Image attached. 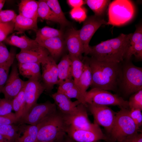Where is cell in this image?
Masks as SVG:
<instances>
[{
  "instance_id": "603a6c76",
  "label": "cell",
  "mask_w": 142,
  "mask_h": 142,
  "mask_svg": "<svg viewBox=\"0 0 142 142\" xmlns=\"http://www.w3.org/2000/svg\"><path fill=\"white\" fill-rule=\"evenodd\" d=\"M39 129L37 125H23L19 126L17 137L14 142H36Z\"/></svg>"
},
{
  "instance_id": "f546056e",
  "label": "cell",
  "mask_w": 142,
  "mask_h": 142,
  "mask_svg": "<svg viewBox=\"0 0 142 142\" xmlns=\"http://www.w3.org/2000/svg\"><path fill=\"white\" fill-rule=\"evenodd\" d=\"M13 110L18 122L23 116L26 104L25 98L23 89L12 100Z\"/></svg>"
},
{
  "instance_id": "6da1fadb",
  "label": "cell",
  "mask_w": 142,
  "mask_h": 142,
  "mask_svg": "<svg viewBox=\"0 0 142 142\" xmlns=\"http://www.w3.org/2000/svg\"><path fill=\"white\" fill-rule=\"evenodd\" d=\"M87 58L92 74V88L114 91L119 89L122 75V62H106L91 57Z\"/></svg>"
},
{
  "instance_id": "4316f807",
  "label": "cell",
  "mask_w": 142,
  "mask_h": 142,
  "mask_svg": "<svg viewBox=\"0 0 142 142\" xmlns=\"http://www.w3.org/2000/svg\"><path fill=\"white\" fill-rule=\"evenodd\" d=\"M14 21V30L17 31V34L22 33L29 30H32L36 32L38 30L37 21L19 14L17 15Z\"/></svg>"
},
{
  "instance_id": "f35d334b",
  "label": "cell",
  "mask_w": 142,
  "mask_h": 142,
  "mask_svg": "<svg viewBox=\"0 0 142 142\" xmlns=\"http://www.w3.org/2000/svg\"><path fill=\"white\" fill-rule=\"evenodd\" d=\"M13 110L12 100L0 98V116L9 114Z\"/></svg>"
},
{
  "instance_id": "5b68a950",
  "label": "cell",
  "mask_w": 142,
  "mask_h": 142,
  "mask_svg": "<svg viewBox=\"0 0 142 142\" xmlns=\"http://www.w3.org/2000/svg\"><path fill=\"white\" fill-rule=\"evenodd\" d=\"M129 109L120 108L116 113L114 124L109 134L111 142H121L128 136L138 132L139 129L130 116Z\"/></svg>"
},
{
  "instance_id": "7c38bea8",
  "label": "cell",
  "mask_w": 142,
  "mask_h": 142,
  "mask_svg": "<svg viewBox=\"0 0 142 142\" xmlns=\"http://www.w3.org/2000/svg\"><path fill=\"white\" fill-rule=\"evenodd\" d=\"M42 73L41 79L45 90L50 92L54 86L58 84L57 65L54 59L49 55L41 63Z\"/></svg>"
},
{
  "instance_id": "d6a6232c",
  "label": "cell",
  "mask_w": 142,
  "mask_h": 142,
  "mask_svg": "<svg viewBox=\"0 0 142 142\" xmlns=\"http://www.w3.org/2000/svg\"><path fill=\"white\" fill-rule=\"evenodd\" d=\"M36 32L35 40H44L57 37H63V36L62 30L47 26L38 30Z\"/></svg>"
},
{
  "instance_id": "4fadbf2b",
  "label": "cell",
  "mask_w": 142,
  "mask_h": 142,
  "mask_svg": "<svg viewBox=\"0 0 142 142\" xmlns=\"http://www.w3.org/2000/svg\"><path fill=\"white\" fill-rule=\"evenodd\" d=\"M11 67L10 74L1 93L5 98L12 100L23 88L25 81L19 77L17 64L14 62Z\"/></svg>"
},
{
  "instance_id": "e0dca14e",
  "label": "cell",
  "mask_w": 142,
  "mask_h": 142,
  "mask_svg": "<svg viewBox=\"0 0 142 142\" xmlns=\"http://www.w3.org/2000/svg\"><path fill=\"white\" fill-rule=\"evenodd\" d=\"M64 43L70 56L78 58L82 60V54L84 50L83 44L79 37L78 30L72 27L66 33Z\"/></svg>"
},
{
  "instance_id": "d590c367",
  "label": "cell",
  "mask_w": 142,
  "mask_h": 142,
  "mask_svg": "<svg viewBox=\"0 0 142 142\" xmlns=\"http://www.w3.org/2000/svg\"><path fill=\"white\" fill-rule=\"evenodd\" d=\"M69 56L72 62V77L73 78V80L75 83L78 85L79 79L83 72V63L82 59H80L78 58Z\"/></svg>"
},
{
  "instance_id": "d4e9b609",
  "label": "cell",
  "mask_w": 142,
  "mask_h": 142,
  "mask_svg": "<svg viewBox=\"0 0 142 142\" xmlns=\"http://www.w3.org/2000/svg\"><path fill=\"white\" fill-rule=\"evenodd\" d=\"M19 14L37 21L38 1L34 0H22L19 4Z\"/></svg>"
},
{
  "instance_id": "f5cc1de1",
  "label": "cell",
  "mask_w": 142,
  "mask_h": 142,
  "mask_svg": "<svg viewBox=\"0 0 142 142\" xmlns=\"http://www.w3.org/2000/svg\"><path fill=\"white\" fill-rule=\"evenodd\" d=\"M36 142H54L46 141H37Z\"/></svg>"
},
{
  "instance_id": "7bdbcfd3",
  "label": "cell",
  "mask_w": 142,
  "mask_h": 142,
  "mask_svg": "<svg viewBox=\"0 0 142 142\" xmlns=\"http://www.w3.org/2000/svg\"><path fill=\"white\" fill-rule=\"evenodd\" d=\"M18 121L15 113H13L5 115L0 116V126L14 124Z\"/></svg>"
},
{
  "instance_id": "7dc6e473",
  "label": "cell",
  "mask_w": 142,
  "mask_h": 142,
  "mask_svg": "<svg viewBox=\"0 0 142 142\" xmlns=\"http://www.w3.org/2000/svg\"><path fill=\"white\" fill-rule=\"evenodd\" d=\"M63 142H75L66 134L64 136L63 140Z\"/></svg>"
},
{
  "instance_id": "3957f363",
  "label": "cell",
  "mask_w": 142,
  "mask_h": 142,
  "mask_svg": "<svg viewBox=\"0 0 142 142\" xmlns=\"http://www.w3.org/2000/svg\"><path fill=\"white\" fill-rule=\"evenodd\" d=\"M38 125L37 141H56L66 134L68 128L63 115L57 111Z\"/></svg>"
},
{
  "instance_id": "cb8c5ba5",
  "label": "cell",
  "mask_w": 142,
  "mask_h": 142,
  "mask_svg": "<svg viewBox=\"0 0 142 142\" xmlns=\"http://www.w3.org/2000/svg\"><path fill=\"white\" fill-rule=\"evenodd\" d=\"M7 44L24 50L35 47L39 44L35 40L31 39L25 35L19 37L14 34L7 37L4 40Z\"/></svg>"
},
{
  "instance_id": "484cf974",
  "label": "cell",
  "mask_w": 142,
  "mask_h": 142,
  "mask_svg": "<svg viewBox=\"0 0 142 142\" xmlns=\"http://www.w3.org/2000/svg\"><path fill=\"white\" fill-rule=\"evenodd\" d=\"M57 65L58 85L65 80L72 79V62L68 54L64 55Z\"/></svg>"
},
{
  "instance_id": "74e56055",
  "label": "cell",
  "mask_w": 142,
  "mask_h": 142,
  "mask_svg": "<svg viewBox=\"0 0 142 142\" xmlns=\"http://www.w3.org/2000/svg\"><path fill=\"white\" fill-rule=\"evenodd\" d=\"M71 18L80 23L87 18L85 9L82 7L73 8L70 12Z\"/></svg>"
},
{
  "instance_id": "ffe728a7",
  "label": "cell",
  "mask_w": 142,
  "mask_h": 142,
  "mask_svg": "<svg viewBox=\"0 0 142 142\" xmlns=\"http://www.w3.org/2000/svg\"><path fill=\"white\" fill-rule=\"evenodd\" d=\"M35 40L39 44L46 49L50 55L55 60L63 52L65 44L63 37H57Z\"/></svg>"
},
{
  "instance_id": "f1b7e54d",
  "label": "cell",
  "mask_w": 142,
  "mask_h": 142,
  "mask_svg": "<svg viewBox=\"0 0 142 142\" xmlns=\"http://www.w3.org/2000/svg\"><path fill=\"white\" fill-rule=\"evenodd\" d=\"M10 55L5 62L0 64V93L8 79L10 67L14 62L16 54L15 50L11 49Z\"/></svg>"
},
{
  "instance_id": "db71d44e",
  "label": "cell",
  "mask_w": 142,
  "mask_h": 142,
  "mask_svg": "<svg viewBox=\"0 0 142 142\" xmlns=\"http://www.w3.org/2000/svg\"><path fill=\"white\" fill-rule=\"evenodd\" d=\"M97 142V141H95V142Z\"/></svg>"
},
{
  "instance_id": "60d3db41",
  "label": "cell",
  "mask_w": 142,
  "mask_h": 142,
  "mask_svg": "<svg viewBox=\"0 0 142 142\" xmlns=\"http://www.w3.org/2000/svg\"><path fill=\"white\" fill-rule=\"evenodd\" d=\"M17 16L12 10H1L0 11V23H5L14 21Z\"/></svg>"
},
{
  "instance_id": "681fc988",
  "label": "cell",
  "mask_w": 142,
  "mask_h": 142,
  "mask_svg": "<svg viewBox=\"0 0 142 142\" xmlns=\"http://www.w3.org/2000/svg\"><path fill=\"white\" fill-rule=\"evenodd\" d=\"M0 142H8L2 135L0 133Z\"/></svg>"
},
{
  "instance_id": "9a60e30c",
  "label": "cell",
  "mask_w": 142,
  "mask_h": 142,
  "mask_svg": "<svg viewBox=\"0 0 142 142\" xmlns=\"http://www.w3.org/2000/svg\"><path fill=\"white\" fill-rule=\"evenodd\" d=\"M66 133L68 136L77 142H94L101 140L110 142L100 128L94 130H88L76 129L68 127Z\"/></svg>"
},
{
  "instance_id": "ba28073f",
  "label": "cell",
  "mask_w": 142,
  "mask_h": 142,
  "mask_svg": "<svg viewBox=\"0 0 142 142\" xmlns=\"http://www.w3.org/2000/svg\"><path fill=\"white\" fill-rule=\"evenodd\" d=\"M57 111L55 104L50 101L36 103L19 122L23 124L37 125Z\"/></svg>"
},
{
  "instance_id": "44dd1931",
  "label": "cell",
  "mask_w": 142,
  "mask_h": 142,
  "mask_svg": "<svg viewBox=\"0 0 142 142\" xmlns=\"http://www.w3.org/2000/svg\"><path fill=\"white\" fill-rule=\"evenodd\" d=\"M57 91L63 93L68 98H75L86 105L85 97L73 79L66 80L59 85Z\"/></svg>"
},
{
  "instance_id": "f6af8a7d",
  "label": "cell",
  "mask_w": 142,
  "mask_h": 142,
  "mask_svg": "<svg viewBox=\"0 0 142 142\" xmlns=\"http://www.w3.org/2000/svg\"><path fill=\"white\" fill-rule=\"evenodd\" d=\"M121 142H142V134L136 132L128 136Z\"/></svg>"
},
{
  "instance_id": "e575fe53",
  "label": "cell",
  "mask_w": 142,
  "mask_h": 142,
  "mask_svg": "<svg viewBox=\"0 0 142 142\" xmlns=\"http://www.w3.org/2000/svg\"><path fill=\"white\" fill-rule=\"evenodd\" d=\"M19 126L13 124L0 126V133L8 142H14L17 135Z\"/></svg>"
},
{
  "instance_id": "4dcf8cb0",
  "label": "cell",
  "mask_w": 142,
  "mask_h": 142,
  "mask_svg": "<svg viewBox=\"0 0 142 142\" xmlns=\"http://www.w3.org/2000/svg\"><path fill=\"white\" fill-rule=\"evenodd\" d=\"M45 1L54 13L58 23L63 27L69 25L70 23L66 18L58 0H46Z\"/></svg>"
},
{
  "instance_id": "11a10c76",
  "label": "cell",
  "mask_w": 142,
  "mask_h": 142,
  "mask_svg": "<svg viewBox=\"0 0 142 142\" xmlns=\"http://www.w3.org/2000/svg\"></svg>"
},
{
  "instance_id": "816d5d0a",
  "label": "cell",
  "mask_w": 142,
  "mask_h": 142,
  "mask_svg": "<svg viewBox=\"0 0 142 142\" xmlns=\"http://www.w3.org/2000/svg\"><path fill=\"white\" fill-rule=\"evenodd\" d=\"M64 137L60 139L57 140L56 142H63V140Z\"/></svg>"
},
{
  "instance_id": "ac0fdd59",
  "label": "cell",
  "mask_w": 142,
  "mask_h": 142,
  "mask_svg": "<svg viewBox=\"0 0 142 142\" xmlns=\"http://www.w3.org/2000/svg\"><path fill=\"white\" fill-rule=\"evenodd\" d=\"M133 55L137 59L142 60V27L141 25L137 26L134 32L132 33L125 59L130 60Z\"/></svg>"
},
{
  "instance_id": "b9f144b4",
  "label": "cell",
  "mask_w": 142,
  "mask_h": 142,
  "mask_svg": "<svg viewBox=\"0 0 142 142\" xmlns=\"http://www.w3.org/2000/svg\"><path fill=\"white\" fill-rule=\"evenodd\" d=\"M14 21L7 23L0 30V42L4 40L7 36L14 31Z\"/></svg>"
},
{
  "instance_id": "bcb514c9",
  "label": "cell",
  "mask_w": 142,
  "mask_h": 142,
  "mask_svg": "<svg viewBox=\"0 0 142 142\" xmlns=\"http://www.w3.org/2000/svg\"><path fill=\"white\" fill-rule=\"evenodd\" d=\"M67 2L68 4L73 8L82 7L85 4L84 1L82 0H68Z\"/></svg>"
},
{
  "instance_id": "c3c4849f",
  "label": "cell",
  "mask_w": 142,
  "mask_h": 142,
  "mask_svg": "<svg viewBox=\"0 0 142 142\" xmlns=\"http://www.w3.org/2000/svg\"><path fill=\"white\" fill-rule=\"evenodd\" d=\"M5 1L4 0H0V11L1 10V9L3 7Z\"/></svg>"
},
{
  "instance_id": "f907efd6",
  "label": "cell",
  "mask_w": 142,
  "mask_h": 142,
  "mask_svg": "<svg viewBox=\"0 0 142 142\" xmlns=\"http://www.w3.org/2000/svg\"><path fill=\"white\" fill-rule=\"evenodd\" d=\"M0 23V30L6 25L7 23Z\"/></svg>"
},
{
  "instance_id": "8992f818",
  "label": "cell",
  "mask_w": 142,
  "mask_h": 142,
  "mask_svg": "<svg viewBox=\"0 0 142 142\" xmlns=\"http://www.w3.org/2000/svg\"><path fill=\"white\" fill-rule=\"evenodd\" d=\"M135 12L134 6L131 1H113L109 5L106 24L117 26L125 24L133 18Z\"/></svg>"
},
{
  "instance_id": "8d00e7d4",
  "label": "cell",
  "mask_w": 142,
  "mask_h": 142,
  "mask_svg": "<svg viewBox=\"0 0 142 142\" xmlns=\"http://www.w3.org/2000/svg\"><path fill=\"white\" fill-rule=\"evenodd\" d=\"M130 109H139L142 110V89L132 94L128 101Z\"/></svg>"
},
{
  "instance_id": "30bf717a",
  "label": "cell",
  "mask_w": 142,
  "mask_h": 142,
  "mask_svg": "<svg viewBox=\"0 0 142 142\" xmlns=\"http://www.w3.org/2000/svg\"><path fill=\"white\" fill-rule=\"evenodd\" d=\"M107 23L102 17L95 15L88 17L84 21L83 26L78 30V32L85 55L89 54L90 50L89 43L94 34L102 25L106 24Z\"/></svg>"
},
{
  "instance_id": "1f68e13d",
  "label": "cell",
  "mask_w": 142,
  "mask_h": 142,
  "mask_svg": "<svg viewBox=\"0 0 142 142\" xmlns=\"http://www.w3.org/2000/svg\"><path fill=\"white\" fill-rule=\"evenodd\" d=\"M37 12L38 17L43 19L58 23L57 18L45 0L38 1Z\"/></svg>"
},
{
  "instance_id": "277c9868",
  "label": "cell",
  "mask_w": 142,
  "mask_h": 142,
  "mask_svg": "<svg viewBox=\"0 0 142 142\" xmlns=\"http://www.w3.org/2000/svg\"><path fill=\"white\" fill-rule=\"evenodd\" d=\"M122 75L119 89L127 95L142 89V68L130 60L122 64Z\"/></svg>"
},
{
  "instance_id": "7402d4cb",
  "label": "cell",
  "mask_w": 142,
  "mask_h": 142,
  "mask_svg": "<svg viewBox=\"0 0 142 142\" xmlns=\"http://www.w3.org/2000/svg\"><path fill=\"white\" fill-rule=\"evenodd\" d=\"M41 64L37 63H28L17 64L19 74L28 79H34L40 80L41 74Z\"/></svg>"
},
{
  "instance_id": "5bb4252c",
  "label": "cell",
  "mask_w": 142,
  "mask_h": 142,
  "mask_svg": "<svg viewBox=\"0 0 142 142\" xmlns=\"http://www.w3.org/2000/svg\"><path fill=\"white\" fill-rule=\"evenodd\" d=\"M23 89L26 104L22 118L27 114L33 106L37 103L39 98L45 90L44 87L40 80L34 79H28L25 81Z\"/></svg>"
},
{
  "instance_id": "836d02e7",
  "label": "cell",
  "mask_w": 142,
  "mask_h": 142,
  "mask_svg": "<svg viewBox=\"0 0 142 142\" xmlns=\"http://www.w3.org/2000/svg\"><path fill=\"white\" fill-rule=\"evenodd\" d=\"M86 4L94 13V15L102 17L110 1L107 0H84Z\"/></svg>"
},
{
  "instance_id": "8fae6325",
  "label": "cell",
  "mask_w": 142,
  "mask_h": 142,
  "mask_svg": "<svg viewBox=\"0 0 142 142\" xmlns=\"http://www.w3.org/2000/svg\"><path fill=\"white\" fill-rule=\"evenodd\" d=\"M87 107L93 115L95 122L110 133L113 127L116 113L107 106L87 104Z\"/></svg>"
},
{
  "instance_id": "d6986e66",
  "label": "cell",
  "mask_w": 142,
  "mask_h": 142,
  "mask_svg": "<svg viewBox=\"0 0 142 142\" xmlns=\"http://www.w3.org/2000/svg\"><path fill=\"white\" fill-rule=\"evenodd\" d=\"M52 97L59 112L64 115L74 113L76 110L77 105L81 103L77 100L72 101L65 95L57 91L52 94Z\"/></svg>"
},
{
  "instance_id": "ee69618b",
  "label": "cell",
  "mask_w": 142,
  "mask_h": 142,
  "mask_svg": "<svg viewBox=\"0 0 142 142\" xmlns=\"http://www.w3.org/2000/svg\"><path fill=\"white\" fill-rule=\"evenodd\" d=\"M11 54L6 45L2 42H0V64L6 61Z\"/></svg>"
},
{
  "instance_id": "7a4b0ae2",
  "label": "cell",
  "mask_w": 142,
  "mask_h": 142,
  "mask_svg": "<svg viewBox=\"0 0 142 142\" xmlns=\"http://www.w3.org/2000/svg\"><path fill=\"white\" fill-rule=\"evenodd\" d=\"M132 34V33L128 34L122 33L116 38L90 46L89 54L99 60L121 63L125 59Z\"/></svg>"
},
{
  "instance_id": "ab89813d",
  "label": "cell",
  "mask_w": 142,
  "mask_h": 142,
  "mask_svg": "<svg viewBox=\"0 0 142 142\" xmlns=\"http://www.w3.org/2000/svg\"><path fill=\"white\" fill-rule=\"evenodd\" d=\"M141 110L139 109H130L129 110L130 116L139 130L142 124Z\"/></svg>"
},
{
  "instance_id": "2e32d148",
  "label": "cell",
  "mask_w": 142,
  "mask_h": 142,
  "mask_svg": "<svg viewBox=\"0 0 142 142\" xmlns=\"http://www.w3.org/2000/svg\"><path fill=\"white\" fill-rule=\"evenodd\" d=\"M50 55L48 50L39 44L34 48L21 50L16 58L18 63H37L40 64Z\"/></svg>"
},
{
  "instance_id": "9c48e42d",
  "label": "cell",
  "mask_w": 142,
  "mask_h": 142,
  "mask_svg": "<svg viewBox=\"0 0 142 142\" xmlns=\"http://www.w3.org/2000/svg\"><path fill=\"white\" fill-rule=\"evenodd\" d=\"M87 106L79 103L75 111L72 114L63 115L68 127L77 130H92L100 127L95 122L91 123L88 118L87 109Z\"/></svg>"
},
{
  "instance_id": "83f0119b",
  "label": "cell",
  "mask_w": 142,
  "mask_h": 142,
  "mask_svg": "<svg viewBox=\"0 0 142 142\" xmlns=\"http://www.w3.org/2000/svg\"><path fill=\"white\" fill-rule=\"evenodd\" d=\"M82 60L84 64L83 69L78 86L85 98L87 90L91 84L92 76L87 56L83 57Z\"/></svg>"
},
{
  "instance_id": "52a82bcc",
  "label": "cell",
  "mask_w": 142,
  "mask_h": 142,
  "mask_svg": "<svg viewBox=\"0 0 142 142\" xmlns=\"http://www.w3.org/2000/svg\"><path fill=\"white\" fill-rule=\"evenodd\" d=\"M86 104L105 105H116L120 108L128 109V101L124 100L117 95L107 90L93 88L87 92L85 98Z\"/></svg>"
}]
</instances>
